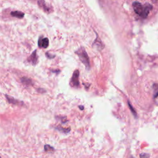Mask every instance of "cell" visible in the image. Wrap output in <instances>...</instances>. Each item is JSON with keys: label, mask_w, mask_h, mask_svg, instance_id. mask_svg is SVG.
Returning <instances> with one entry per match:
<instances>
[{"label": "cell", "mask_w": 158, "mask_h": 158, "mask_svg": "<svg viewBox=\"0 0 158 158\" xmlns=\"http://www.w3.org/2000/svg\"><path fill=\"white\" fill-rule=\"evenodd\" d=\"M76 53L78 55L80 60L85 65L86 68L87 69H89L90 68L89 59V57H88L85 48L83 47L80 48L76 51Z\"/></svg>", "instance_id": "6da1fadb"}, {"label": "cell", "mask_w": 158, "mask_h": 158, "mask_svg": "<svg viewBox=\"0 0 158 158\" xmlns=\"http://www.w3.org/2000/svg\"><path fill=\"white\" fill-rule=\"evenodd\" d=\"M152 6L150 4H146L143 6L142 12L140 15V17H141L143 19H145L148 17L149 12L152 10Z\"/></svg>", "instance_id": "7a4b0ae2"}, {"label": "cell", "mask_w": 158, "mask_h": 158, "mask_svg": "<svg viewBox=\"0 0 158 158\" xmlns=\"http://www.w3.org/2000/svg\"><path fill=\"white\" fill-rule=\"evenodd\" d=\"M78 77H79V71L78 70H76L74 71L73 73V76L72 77L71 80V85L74 87H78L79 86L80 82L78 80Z\"/></svg>", "instance_id": "3957f363"}, {"label": "cell", "mask_w": 158, "mask_h": 158, "mask_svg": "<svg viewBox=\"0 0 158 158\" xmlns=\"http://www.w3.org/2000/svg\"><path fill=\"white\" fill-rule=\"evenodd\" d=\"M133 9H134L135 13L140 16V15L142 12V10H143V6L140 2H139L138 1H135L133 3Z\"/></svg>", "instance_id": "277c9868"}, {"label": "cell", "mask_w": 158, "mask_h": 158, "mask_svg": "<svg viewBox=\"0 0 158 158\" xmlns=\"http://www.w3.org/2000/svg\"><path fill=\"white\" fill-rule=\"evenodd\" d=\"M38 46L41 48H46L49 45V40L48 38L40 37L38 40Z\"/></svg>", "instance_id": "5b68a950"}, {"label": "cell", "mask_w": 158, "mask_h": 158, "mask_svg": "<svg viewBox=\"0 0 158 158\" xmlns=\"http://www.w3.org/2000/svg\"><path fill=\"white\" fill-rule=\"evenodd\" d=\"M93 46L96 48H97L98 50H101L102 49H103L104 46L102 45L101 41L100 40L99 38L98 37V36L97 35V37L96 38V40H94V41L93 42Z\"/></svg>", "instance_id": "8992f818"}, {"label": "cell", "mask_w": 158, "mask_h": 158, "mask_svg": "<svg viewBox=\"0 0 158 158\" xmlns=\"http://www.w3.org/2000/svg\"><path fill=\"white\" fill-rule=\"evenodd\" d=\"M38 60V56L36 55V50L33 52L31 56L28 58V61L32 63L33 64H36Z\"/></svg>", "instance_id": "52a82bcc"}, {"label": "cell", "mask_w": 158, "mask_h": 158, "mask_svg": "<svg viewBox=\"0 0 158 158\" xmlns=\"http://www.w3.org/2000/svg\"><path fill=\"white\" fill-rule=\"evenodd\" d=\"M38 4L44 11L48 12H50V8L46 6V3H45L44 0H38Z\"/></svg>", "instance_id": "ba28073f"}, {"label": "cell", "mask_w": 158, "mask_h": 158, "mask_svg": "<svg viewBox=\"0 0 158 158\" xmlns=\"http://www.w3.org/2000/svg\"><path fill=\"white\" fill-rule=\"evenodd\" d=\"M10 15L13 17H17L18 19H22L24 17V13L21 12V11H19V10H15V11H12L10 12Z\"/></svg>", "instance_id": "9c48e42d"}, {"label": "cell", "mask_w": 158, "mask_h": 158, "mask_svg": "<svg viewBox=\"0 0 158 158\" xmlns=\"http://www.w3.org/2000/svg\"><path fill=\"white\" fill-rule=\"evenodd\" d=\"M21 81L26 85H32V81L30 78H27V77H22L21 78Z\"/></svg>", "instance_id": "30bf717a"}, {"label": "cell", "mask_w": 158, "mask_h": 158, "mask_svg": "<svg viewBox=\"0 0 158 158\" xmlns=\"http://www.w3.org/2000/svg\"><path fill=\"white\" fill-rule=\"evenodd\" d=\"M6 98H7V99L8 100V101L10 102V103H12L13 104H19L20 102H19L18 100H16L14 98L12 97H10L9 96H6Z\"/></svg>", "instance_id": "8fae6325"}, {"label": "cell", "mask_w": 158, "mask_h": 158, "mask_svg": "<svg viewBox=\"0 0 158 158\" xmlns=\"http://www.w3.org/2000/svg\"><path fill=\"white\" fill-rule=\"evenodd\" d=\"M128 106H129V107H130V110L132 112V113H133V114L134 115V116H135V117H137L136 112L135 111V109L132 107V106L131 105V104H130V101H128Z\"/></svg>", "instance_id": "7c38bea8"}, {"label": "cell", "mask_w": 158, "mask_h": 158, "mask_svg": "<svg viewBox=\"0 0 158 158\" xmlns=\"http://www.w3.org/2000/svg\"><path fill=\"white\" fill-rule=\"evenodd\" d=\"M153 89H154V97L157 98V83H154L153 85Z\"/></svg>", "instance_id": "4fadbf2b"}, {"label": "cell", "mask_w": 158, "mask_h": 158, "mask_svg": "<svg viewBox=\"0 0 158 158\" xmlns=\"http://www.w3.org/2000/svg\"><path fill=\"white\" fill-rule=\"evenodd\" d=\"M59 131H62V132H65V133H68L69 131H70V128H67V129H65L64 128H61V127H59V128H56Z\"/></svg>", "instance_id": "5bb4252c"}, {"label": "cell", "mask_w": 158, "mask_h": 158, "mask_svg": "<svg viewBox=\"0 0 158 158\" xmlns=\"http://www.w3.org/2000/svg\"><path fill=\"white\" fill-rule=\"evenodd\" d=\"M44 148V150L46 151H50V150H54V148L52 147L49 146V145H45Z\"/></svg>", "instance_id": "9a60e30c"}, {"label": "cell", "mask_w": 158, "mask_h": 158, "mask_svg": "<svg viewBox=\"0 0 158 158\" xmlns=\"http://www.w3.org/2000/svg\"><path fill=\"white\" fill-rule=\"evenodd\" d=\"M140 157H149V155L146 153H143V154H140Z\"/></svg>", "instance_id": "2e32d148"}, {"label": "cell", "mask_w": 158, "mask_h": 158, "mask_svg": "<svg viewBox=\"0 0 158 158\" xmlns=\"http://www.w3.org/2000/svg\"><path fill=\"white\" fill-rule=\"evenodd\" d=\"M46 56H47L48 58H50V59L53 58V57H55V56H51L50 55V54H48V52H46Z\"/></svg>", "instance_id": "e0dca14e"}, {"label": "cell", "mask_w": 158, "mask_h": 158, "mask_svg": "<svg viewBox=\"0 0 158 158\" xmlns=\"http://www.w3.org/2000/svg\"><path fill=\"white\" fill-rule=\"evenodd\" d=\"M79 107L81 108V110H83V106H79Z\"/></svg>", "instance_id": "ac0fdd59"}]
</instances>
